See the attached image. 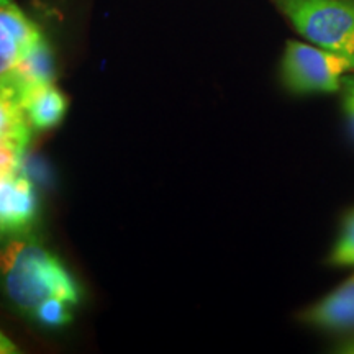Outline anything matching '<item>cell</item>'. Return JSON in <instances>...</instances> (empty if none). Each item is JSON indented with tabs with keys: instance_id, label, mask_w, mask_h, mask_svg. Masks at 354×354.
I'll return each mask as SVG.
<instances>
[{
	"instance_id": "obj_4",
	"label": "cell",
	"mask_w": 354,
	"mask_h": 354,
	"mask_svg": "<svg viewBox=\"0 0 354 354\" xmlns=\"http://www.w3.org/2000/svg\"><path fill=\"white\" fill-rule=\"evenodd\" d=\"M38 218L37 190L20 169L0 176V238L21 236Z\"/></svg>"
},
{
	"instance_id": "obj_7",
	"label": "cell",
	"mask_w": 354,
	"mask_h": 354,
	"mask_svg": "<svg viewBox=\"0 0 354 354\" xmlns=\"http://www.w3.org/2000/svg\"><path fill=\"white\" fill-rule=\"evenodd\" d=\"M13 77H15L17 88H19L20 102L21 95L30 88L55 84V55H53L50 43L43 37L24 53V56L20 57L19 63L15 64V69H13Z\"/></svg>"
},
{
	"instance_id": "obj_6",
	"label": "cell",
	"mask_w": 354,
	"mask_h": 354,
	"mask_svg": "<svg viewBox=\"0 0 354 354\" xmlns=\"http://www.w3.org/2000/svg\"><path fill=\"white\" fill-rule=\"evenodd\" d=\"M21 109L33 130L46 131L64 120L69 99L55 84L38 86L21 95Z\"/></svg>"
},
{
	"instance_id": "obj_9",
	"label": "cell",
	"mask_w": 354,
	"mask_h": 354,
	"mask_svg": "<svg viewBox=\"0 0 354 354\" xmlns=\"http://www.w3.org/2000/svg\"><path fill=\"white\" fill-rule=\"evenodd\" d=\"M74 307H76V305L66 302L63 299L50 297L43 300L28 317L32 318L33 322H37L38 325L44 326V328L59 330L73 322Z\"/></svg>"
},
{
	"instance_id": "obj_8",
	"label": "cell",
	"mask_w": 354,
	"mask_h": 354,
	"mask_svg": "<svg viewBox=\"0 0 354 354\" xmlns=\"http://www.w3.org/2000/svg\"><path fill=\"white\" fill-rule=\"evenodd\" d=\"M0 26L19 39L24 46V53L43 37L38 26L20 10L13 0H0Z\"/></svg>"
},
{
	"instance_id": "obj_11",
	"label": "cell",
	"mask_w": 354,
	"mask_h": 354,
	"mask_svg": "<svg viewBox=\"0 0 354 354\" xmlns=\"http://www.w3.org/2000/svg\"><path fill=\"white\" fill-rule=\"evenodd\" d=\"M339 94H342V107L346 117L348 127L354 136V73H349L343 77L342 87H339Z\"/></svg>"
},
{
	"instance_id": "obj_3",
	"label": "cell",
	"mask_w": 354,
	"mask_h": 354,
	"mask_svg": "<svg viewBox=\"0 0 354 354\" xmlns=\"http://www.w3.org/2000/svg\"><path fill=\"white\" fill-rule=\"evenodd\" d=\"M349 73H354V56L295 39L287 41L281 59L282 86L294 95L339 92Z\"/></svg>"
},
{
	"instance_id": "obj_5",
	"label": "cell",
	"mask_w": 354,
	"mask_h": 354,
	"mask_svg": "<svg viewBox=\"0 0 354 354\" xmlns=\"http://www.w3.org/2000/svg\"><path fill=\"white\" fill-rule=\"evenodd\" d=\"M304 323L335 333L354 331V276L302 313Z\"/></svg>"
},
{
	"instance_id": "obj_12",
	"label": "cell",
	"mask_w": 354,
	"mask_h": 354,
	"mask_svg": "<svg viewBox=\"0 0 354 354\" xmlns=\"http://www.w3.org/2000/svg\"><path fill=\"white\" fill-rule=\"evenodd\" d=\"M20 353L19 346L12 342L8 336L0 330V354H17Z\"/></svg>"
},
{
	"instance_id": "obj_1",
	"label": "cell",
	"mask_w": 354,
	"mask_h": 354,
	"mask_svg": "<svg viewBox=\"0 0 354 354\" xmlns=\"http://www.w3.org/2000/svg\"><path fill=\"white\" fill-rule=\"evenodd\" d=\"M0 284L8 300L26 315L50 297L73 305L82 299L81 286L61 259L30 238L15 236L0 250Z\"/></svg>"
},
{
	"instance_id": "obj_10",
	"label": "cell",
	"mask_w": 354,
	"mask_h": 354,
	"mask_svg": "<svg viewBox=\"0 0 354 354\" xmlns=\"http://www.w3.org/2000/svg\"><path fill=\"white\" fill-rule=\"evenodd\" d=\"M330 264L354 266V214L344 221L343 232L330 254Z\"/></svg>"
},
{
	"instance_id": "obj_2",
	"label": "cell",
	"mask_w": 354,
	"mask_h": 354,
	"mask_svg": "<svg viewBox=\"0 0 354 354\" xmlns=\"http://www.w3.org/2000/svg\"><path fill=\"white\" fill-rule=\"evenodd\" d=\"M312 44L354 56V0H271Z\"/></svg>"
},
{
	"instance_id": "obj_13",
	"label": "cell",
	"mask_w": 354,
	"mask_h": 354,
	"mask_svg": "<svg viewBox=\"0 0 354 354\" xmlns=\"http://www.w3.org/2000/svg\"><path fill=\"white\" fill-rule=\"evenodd\" d=\"M338 348H339V351H342V353H354V338L348 339L346 343L339 344Z\"/></svg>"
}]
</instances>
